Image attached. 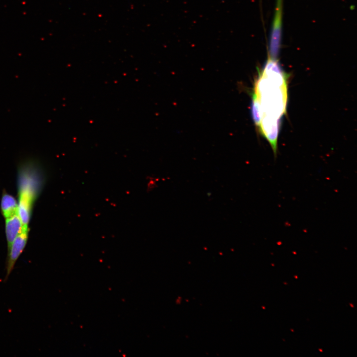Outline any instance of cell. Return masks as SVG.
<instances>
[{
    "instance_id": "obj_1",
    "label": "cell",
    "mask_w": 357,
    "mask_h": 357,
    "mask_svg": "<svg viewBox=\"0 0 357 357\" xmlns=\"http://www.w3.org/2000/svg\"><path fill=\"white\" fill-rule=\"evenodd\" d=\"M287 97L286 74L277 59L268 56L255 83L253 96L260 105L262 118L268 117L281 119L286 111Z\"/></svg>"
},
{
    "instance_id": "obj_2",
    "label": "cell",
    "mask_w": 357,
    "mask_h": 357,
    "mask_svg": "<svg viewBox=\"0 0 357 357\" xmlns=\"http://www.w3.org/2000/svg\"><path fill=\"white\" fill-rule=\"evenodd\" d=\"M40 170L38 164L33 159H27L20 164L18 177L19 206L32 208L43 185Z\"/></svg>"
},
{
    "instance_id": "obj_3",
    "label": "cell",
    "mask_w": 357,
    "mask_h": 357,
    "mask_svg": "<svg viewBox=\"0 0 357 357\" xmlns=\"http://www.w3.org/2000/svg\"><path fill=\"white\" fill-rule=\"evenodd\" d=\"M283 2H277L271 30L269 40V55L277 58L281 47Z\"/></svg>"
},
{
    "instance_id": "obj_4",
    "label": "cell",
    "mask_w": 357,
    "mask_h": 357,
    "mask_svg": "<svg viewBox=\"0 0 357 357\" xmlns=\"http://www.w3.org/2000/svg\"><path fill=\"white\" fill-rule=\"evenodd\" d=\"M28 239V229H23L22 232L14 239L8 250L5 281L8 279L15 267L17 260L24 251Z\"/></svg>"
},
{
    "instance_id": "obj_5",
    "label": "cell",
    "mask_w": 357,
    "mask_h": 357,
    "mask_svg": "<svg viewBox=\"0 0 357 357\" xmlns=\"http://www.w3.org/2000/svg\"><path fill=\"white\" fill-rule=\"evenodd\" d=\"M5 228L8 250L14 239L23 230V225L18 213L5 219Z\"/></svg>"
},
{
    "instance_id": "obj_6",
    "label": "cell",
    "mask_w": 357,
    "mask_h": 357,
    "mask_svg": "<svg viewBox=\"0 0 357 357\" xmlns=\"http://www.w3.org/2000/svg\"><path fill=\"white\" fill-rule=\"evenodd\" d=\"M18 202L12 195L3 191L0 207L2 214L5 219L18 213Z\"/></svg>"
},
{
    "instance_id": "obj_7",
    "label": "cell",
    "mask_w": 357,
    "mask_h": 357,
    "mask_svg": "<svg viewBox=\"0 0 357 357\" xmlns=\"http://www.w3.org/2000/svg\"><path fill=\"white\" fill-rule=\"evenodd\" d=\"M277 1L283 2V0H277Z\"/></svg>"
}]
</instances>
